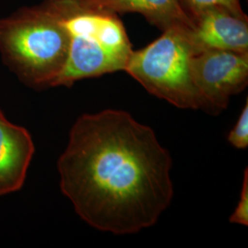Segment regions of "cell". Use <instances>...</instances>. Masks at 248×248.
<instances>
[{
  "mask_svg": "<svg viewBox=\"0 0 248 248\" xmlns=\"http://www.w3.org/2000/svg\"><path fill=\"white\" fill-rule=\"evenodd\" d=\"M57 167L63 195L84 222L102 232L151 227L174 195L169 151L153 129L124 110L79 117Z\"/></svg>",
  "mask_w": 248,
  "mask_h": 248,
  "instance_id": "1",
  "label": "cell"
},
{
  "mask_svg": "<svg viewBox=\"0 0 248 248\" xmlns=\"http://www.w3.org/2000/svg\"><path fill=\"white\" fill-rule=\"evenodd\" d=\"M70 38L52 0L0 20L3 59L32 88L53 87L67 60Z\"/></svg>",
  "mask_w": 248,
  "mask_h": 248,
  "instance_id": "2",
  "label": "cell"
},
{
  "mask_svg": "<svg viewBox=\"0 0 248 248\" xmlns=\"http://www.w3.org/2000/svg\"><path fill=\"white\" fill-rule=\"evenodd\" d=\"M70 38L67 60L53 87L124 71L133 53L118 14L89 9L76 0H52Z\"/></svg>",
  "mask_w": 248,
  "mask_h": 248,
  "instance_id": "3",
  "label": "cell"
},
{
  "mask_svg": "<svg viewBox=\"0 0 248 248\" xmlns=\"http://www.w3.org/2000/svg\"><path fill=\"white\" fill-rule=\"evenodd\" d=\"M186 30L170 28L153 43L133 51L124 71L149 93L180 108H200L190 76L195 53Z\"/></svg>",
  "mask_w": 248,
  "mask_h": 248,
  "instance_id": "4",
  "label": "cell"
},
{
  "mask_svg": "<svg viewBox=\"0 0 248 248\" xmlns=\"http://www.w3.org/2000/svg\"><path fill=\"white\" fill-rule=\"evenodd\" d=\"M190 76L200 108L219 112L248 83V53L204 50L190 58Z\"/></svg>",
  "mask_w": 248,
  "mask_h": 248,
  "instance_id": "5",
  "label": "cell"
},
{
  "mask_svg": "<svg viewBox=\"0 0 248 248\" xmlns=\"http://www.w3.org/2000/svg\"><path fill=\"white\" fill-rule=\"evenodd\" d=\"M191 21L187 36L195 53L204 50L248 53V18L215 6L204 9Z\"/></svg>",
  "mask_w": 248,
  "mask_h": 248,
  "instance_id": "6",
  "label": "cell"
},
{
  "mask_svg": "<svg viewBox=\"0 0 248 248\" xmlns=\"http://www.w3.org/2000/svg\"><path fill=\"white\" fill-rule=\"evenodd\" d=\"M34 151L30 133L11 124L0 109V195L22 187Z\"/></svg>",
  "mask_w": 248,
  "mask_h": 248,
  "instance_id": "7",
  "label": "cell"
},
{
  "mask_svg": "<svg viewBox=\"0 0 248 248\" xmlns=\"http://www.w3.org/2000/svg\"><path fill=\"white\" fill-rule=\"evenodd\" d=\"M89 9L124 14L135 12L142 15L162 31L170 28L191 30L192 22L178 0H76Z\"/></svg>",
  "mask_w": 248,
  "mask_h": 248,
  "instance_id": "8",
  "label": "cell"
},
{
  "mask_svg": "<svg viewBox=\"0 0 248 248\" xmlns=\"http://www.w3.org/2000/svg\"><path fill=\"white\" fill-rule=\"evenodd\" d=\"M183 10L190 20L195 18L204 9L220 6L231 10L234 15L243 18H248L241 8L240 0H178ZM192 22V21H191Z\"/></svg>",
  "mask_w": 248,
  "mask_h": 248,
  "instance_id": "9",
  "label": "cell"
},
{
  "mask_svg": "<svg viewBox=\"0 0 248 248\" xmlns=\"http://www.w3.org/2000/svg\"><path fill=\"white\" fill-rule=\"evenodd\" d=\"M228 142L237 149H246L248 146V100L244 107L239 119L228 136Z\"/></svg>",
  "mask_w": 248,
  "mask_h": 248,
  "instance_id": "10",
  "label": "cell"
},
{
  "mask_svg": "<svg viewBox=\"0 0 248 248\" xmlns=\"http://www.w3.org/2000/svg\"><path fill=\"white\" fill-rule=\"evenodd\" d=\"M232 223L248 225V170L246 169L244 173L243 186L241 191L239 202L235 211L230 217Z\"/></svg>",
  "mask_w": 248,
  "mask_h": 248,
  "instance_id": "11",
  "label": "cell"
}]
</instances>
